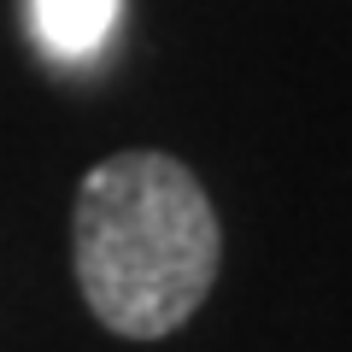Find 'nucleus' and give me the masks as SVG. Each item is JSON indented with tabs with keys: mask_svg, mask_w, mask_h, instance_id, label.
<instances>
[{
	"mask_svg": "<svg viewBox=\"0 0 352 352\" xmlns=\"http://www.w3.org/2000/svg\"><path fill=\"white\" fill-rule=\"evenodd\" d=\"M71 264L82 305L112 335L159 340L206 305L223 264V223L182 159L129 147L82 176Z\"/></svg>",
	"mask_w": 352,
	"mask_h": 352,
	"instance_id": "f257e3e1",
	"label": "nucleus"
},
{
	"mask_svg": "<svg viewBox=\"0 0 352 352\" xmlns=\"http://www.w3.org/2000/svg\"><path fill=\"white\" fill-rule=\"evenodd\" d=\"M118 12H124V0H30L36 41L65 65L94 59L106 47V36L118 30Z\"/></svg>",
	"mask_w": 352,
	"mask_h": 352,
	"instance_id": "f03ea898",
	"label": "nucleus"
}]
</instances>
